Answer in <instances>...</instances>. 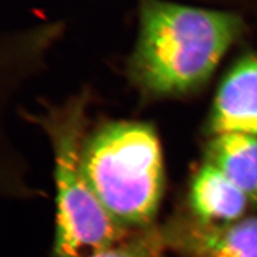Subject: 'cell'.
Returning a JSON list of instances; mask_svg holds the SVG:
<instances>
[{"label": "cell", "instance_id": "6da1fadb", "mask_svg": "<svg viewBox=\"0 0 257 257\" xmlns=\"http://www.w3.org/2000/svg\"><path fill=\"white\" fill-rule=\"evenodd\" d=\"M240 29L231 13L143 0L134 76L154 93L188 91L212 74Z\"/></svg>", "mask_w": 257, "mask_h": 257}, {"label": "cell", "instance_id": "7a4b0ae2", "mask_svg": "<svg viewBox=\"0 0 257 257\" xmlns=\"http://www.w3.org/2000/svg\"><path fill=\"white\" fill-rule=\"evenodd\" d=\"M80 164L95 195L120 224L134 231L154 226L164 183L154 128L138 122L104 126L82 147Z\"/></svg>", "mask_w": 257, "mask_h": 257}, {"label": "cell", "instance_id": "3957f363", "mask_svg": "<svg viewBox=\"0 0 257 257\" xmlns=\"http://www.w3.org/2000/svg\"><path fill=\"white\" fill-rule=\"evenodd\" d=\"M47 128L53 138L56 159L55 257H90L131 238L136 231L124 227L108 212L83 173L79 104L48 120Z\"/></svg>", "mask_w": 257, "mask_h": 257}, {"label": "cell", "instance_id": "277c9868", "mask_svg": "<svg viewBox=\"0 0 257 257\" xmlns=\"http://www.w3.org/2000/svg\"><path fill=\"white\" fill-rule=\"evenodd\" d=\"M163 231L167 247L181 257H257V215L220 226L179 218Z\"/></svg>", "mask_w": 257, "mask_h": 257}, {"label": "cell", "instance_id": "5b68a950", "mask_svg": "<svg viewBox=\"0 0 257 257\" xmlns=\"http://www.w3.org/2000/svg\"><path fill=\"white\" fill-rule=\"evenodd\" d=\"M211 131L222 134H257V57L238 61L216 93Z\"/></svg>", "mask_w": 257, "mask_h": 257}, {"label": "cell", "instance_id": "8992f818", "mask_svg": "<svg viewBox=\"0 0 257 257\" xmlns=\"http://www.w3.org/2000/svg\"><path fill=\"white\" fill-rule=\"evenodd\" d=\"M247 195L218 167L207 162L195 175L190 190L192 218L206 225H227L245 216Z\"/></svg>", "mask_w": 257, "mask_h": 257}, {"label": "cell", "instance_id": "52a82bcc", "mask_svg": "<svg viewBox=\"0 0 257 257\" xmlns=\"http://www.w3.org/2000/svg\"><path fill=\"white\" fill-rule=\"evenodd\" d=\"M209 163L226 175L257 206V139L246 134L216 135L208 150Z\"/></svg>", "mask_w": 257, "mask_h": 257}, {"label": "cell", "instance_id": "ba28073f", "mask_svg": "<svg viewBox=\"0 0 257 257\" xmlns=\"http://www.w3.org/2000/svg\"><path fill=\"white\" fill-rule=\"evenodd\" d=\"M165 248L168 247L163 228L151 226L136 231L124 242L90 257H160Z\"/></svg>", "mask_w": 257, "mask_h": 257}]
</instances>
